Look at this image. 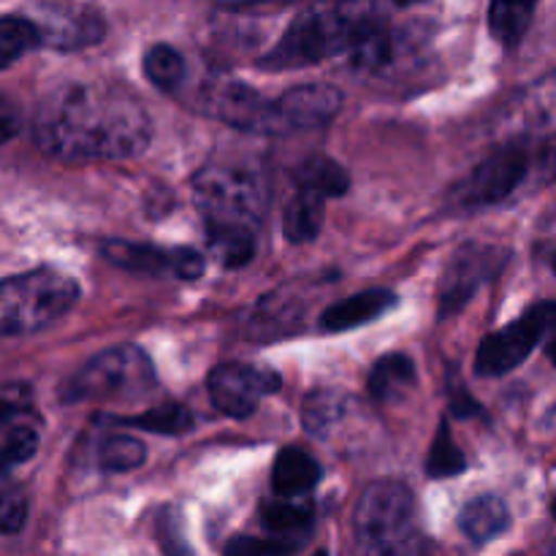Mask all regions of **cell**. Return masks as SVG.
I'll return each instance as SVG.
<instances>
[{"label":"cell","instance_id":"ffe728a7","mask_svg":"<svg viewBox=\"0 0 556 556\" xmlns=\"http://www.w3.org/2000/svg\"><path fill=\"white\" fill-rule=\"evenodd\" d=\"M538 0H492L489 5V30L505 49L519 47L530 30Z\"/></svg>","mask_w":556,"mask_h":556},{"label":"cell","instance_id":"cb8c5ba5","mask_svg":"<svg viewBox=\"0 0 556 556\" xmlns=\"http://www.w3.org/2000/svg\"><path fill=\"white\" fill-rule=\"evenodd\" d=\"M38 43H41V27L36 22L25 16H0V68H9Z\"/></svg>","mask_w":556,"mask_h":556},{"label":"cell","instance_id":"4fadbf2b","mask_svg":"<svg viewBox=\"0 0 556 556\" xmlns=\"http://www.w3.org/2000/svg\"><path fill=\"white\" fill-rule=\"evenodd\" d=\"M514 123L525 134L556 136V68L516 98Z\"/></svg>","mask_w":556,"mask_h":556},{"label":"cell","instance_id":"603a6c76","mask_svg":"<svg viewBox=\"0 0 556 556\" xmlns=\"http://www.w3.org/2000/svg\"><path fill=\"white\" fill-rule=\"evenodd\" d=\"M261 519H264V527L271 535L296 541L299 532L309 527L313 505L302 503V497H280V494H277V500H266V503L261 505Z\"/></svg>","mask_w":556,"mask_h":556},{"label":"cell","instance_id":"7402d4cb","mask_svg":"<svg viewBox=\"0 0 556 556\" xmlns=\"http://www.w3.org/2000/svg\"><path fill=\"white\" fill-rule=\"evenodd\" d=\"M296 185L299 188L315 190V193L326 195V199H334V195L348 193L351 188V177H348L345 168L337 161H331L329 155H309L299 163L296 168Z\"/></svg>","mask_w":556,"mask_h":556},{"label":"cell","instance_id":"277c9868","mask_svg":"<svg viewBox=\"0 0 556 556\" xmlns=\"http://www.w3.org/2000/svg\"><path fill=\"white\" fill-rule=\"evenodd\" d=\"M79 299V286L52 269L0 280V334H33L63 318Z\"/></svg>","mask_w":556,"mask_h":556},{"label":"cell","instance_id":"4316f807","mask_svg":"<svg viewBox=\"0 0 556 556\" xmlns=\"http://www.w3.org/2000/svg\"><path fill=\"white\" fill-rule=\"evenodd\" d=\"M123 424L125 427L150 429L157 434H182L193 427V416L182 405H157L136 418H123Z\"/></svg>","mask_w":556,"mask_h":556},{"label":"cell","instance_id":"5b68a950","mask_svg":"<svg viewBox=\"0 0 556 556\" xmlns=\"http://www.w3.org/2000/svg\"><path fill=\"white\" fill-rule=\"evenodd\" d=\"M155 389V367L136 345H117L98 353L65 380V402H125L141 400Z\"/></svg>","mask_w":556,"mask_h":556},{"label":"cell","instance_id":"4dcf8cb0","mask_svg":"<svg viewBox=\"0 0 556 556\" xmlns=\"http://www.w3.org/2000/svg\"><path fill=\"white\" fill-rule=\"evenodd\" d=\"M27 521V497L22 489H5L0 492V532L16 535Z\"/></svg>","mask_w":556,"mask_h":556},{"label":"cell","instance_id":"6da1fadb","mask_svg":"<svg viewBox=\"0 0 556 556\" xmlns=\"http://www.w3.org/2000/svg\"><path fill=\"white\" fill-rule=\"evenodd\" d=\"M36 144L60 161H125L147 150L152 119L134 92L74 81L49 92L33 119Z\"/></svg>","mask_w":556,"mask_h":556},{"label":"cell","instance_id":"9c48e42d","mask_svg":"<svg viewBox=\"0 0 556 556\" xmlns=\"http://www.w3.org/2000/svg\"><path fill=\"white\" fill-rule=\"evenodd\" d=\"M530 172V152L521 144H505L486 157L465 182L456 188L462 206H489L508 199Z\"/></svg>","mask_w":556,"mask_h":556},{"label":"cell","instance_id":"d6a6232c","mask_svg":"<svg viewBox=\"0 0 556 556\" xmlns=\"http://www.w3.org/2000/svg\"><path fill=\"white\" fill-rule=\"evenodd\" d=\"M206 269L204 255L195 253L193 248H174L172 253V275L179 280H199Z\"/></svg>","mask_w":556,"mask_h":556},{"label":"cell","instance_id":"836d02e7","mask_svg":"<svg viewBox=\"0 0 556 556\" xmlns=\"http://www.w3.org/2000/svg\"><path fill=\"white\" fill-rule=\"evenodd\" d=\"M22 128V112L20 106L14 103V98L3 96L0 92V144L14 139Z\"/></svg>","mask_w":556,"mask_h":556},{"label":"cell","instance_id":"ac0fdd59","mask_svg":"<svg viewBox=\"0 0 556 556\" xmlns=\"http://www.w3.org/2000/svg\"><path fill=\"white\" fill-rule=\"evenodd\" d=\"M324 201L326 195L299 188V193L288 201L286 215H282V231H286L288 242L304 244L318 237L320 226H324Z\"/></svg>","mask_w":556,"mask_h":556},{"label":"cell","instance_id":"8d00e7d4","mask_svg":"<svg viewBox=\"0 0 556 556\" xmlns=\"http://www.w3.org/2000/svg\"><path fill=\"white\" fill-rule=\"evenodd\" d=\"M546 261H548V266H552V269L556 271V244H552V248H548Z\"/></svg>","mask_w":556,"mask_h":556},{"label":"cell","instance_id":"74e56055","mask_svg":"<svg viewBox=\"0 0 556 556\" xmlns=\"http://www.w3.org/2000/svg\"><path fill=\"white\" fill-rule=\"evenodd\" d=\"M548 356H552V362H554V367H556V337H554L552 345H548Z\"/></svg>","mask_w":556,"mask_h":556},{"label":"cell","instance_id":"30bf717a","mask_svg":"<svg viewBox=\"0 0 556 556\" xmlns=\"http://www.w3.org/2000/svg\"><path fill=\"white\" fill-rule=\"evenodd\" d=\"M210 396L220 413L231 418L253 416L266 394L280 389V378L271 369L250 364H220L210 375Z\"/></svg>","mask_w":556,"mask_h":556},{"label":"cell","instance_id":"d6986e66","mask_svg":"<svg viewBox=\"0 0 556 556\" xmlns=\"http://www.w3.org/2000/svg\"><path fill=\"white\" fill-rule=\"evenodd\" d=\"M413 383H416V364L402 353L383 356L369 372V394L386 405L402 400L413 389Z\"/></svg>","mask_w":556,"mask_h":556},{"label":"cell","instance_id":"ab89813d","mask_svg":"<svg viewBox=\"0 0 556 556\" xmlns=\"http://www.w3.org/2000/svg\"><path fill=\"white\" fill-rule=\"evenodd\" d=\"M552 514H554V519H556V494H554V500H552Z\"/></svg>","mask_w":556,"mask_h":556},{"label":"cell","instance_id":"e0dca14e","mask_svg":"<svg viewBox=\"0 0 556 556\" xmlns=\"http://www.w3.org/2000/svg\"><path fill=\"white\" fill-rule=\"evenodd\" d=\"M459 527L470 541L489 543L508 530L510 510L500 497H494V494H483V497L470 500V503L462 508Z\"/></svg>","mask_w":556,"mask_h":556},{"label":"cell","instance_id":"ba28073f","mask_svg":"<svg viewBox=\"0 0 556 556\" xmlns=\"http://www.w3.org/2000/svg\"><path fill=\"white\" fill-rule=\"evenodd\" d=\"M195 106L244 134H282L275 101L242 81L206 79L195 96Z\"/></svg>","mask_w":556,"mask_h":556},{"label":"cell","instance_id":"8fae6325","mask_svg":"<svg viewBox=\"0 0 556 556\" xmlns=\"http://www.w3.org/2000/svg\"><path fill=\"white\" fill-rule=\"evenodd\" d=\"M497 250L481 248V244H470L462 248L451 261L448 271L443 277V288H440V315L456 313L465 307L472 299V293L500 271Z\"/></svg>","mask_w":556,"mask_h":556},{"label":"cell","instance_id":"44dd1931","mask_svg":"<svg viewBox=\"0 0 556 556\" xmlns=\"http://www.w3.org/2000/svg\"><path fill=\"white\" fill-rule=\"evenodd\" d=\"M103 258L119 269L139 271V275H157V271H172V250L155 248V244L136 242H106L101 248Z\"/></svg>","mask_w":556,"mask_h":556},{"label":"cell","instance_id":"7c38bea8","mask_svg":"<svg viewBox=\"0 0 556 556\" xmlns=\"http://www.w3.org/2000/svg\"><path fill=\"white\" fill-rule=\"evenodd\" d=\"M342 92L331 85H299L275 101L282 134L288 130L320 128L340 114Z\"/></svg>","mask_w":556,"mask_h":556},{"label":"cell","instance_id":"5bb4252c","mask_svg":"<svg viewBox=\"0 0 556 556\" xmlns=\"http://www.w3.org/2000/svg\"><path fill=\"white\" fill-rule=\"evenodd\" d=\"M394 304V293L383 291V288H375V291L356 293V296L331 304L329 309H324L320 326H324L326 331H351L356 329V326H364L369 324V320L380 318V315L389 313Z\"/></svg>","mask_w":556,"mask_h":556},{"label":"cell","instance_id":"d4e9b609","mask_svg":"<svg viewBox=\"0 0 556 556\" xmlns=\"http://www.w3.org/2000/svg\"><path fill=\"white\" fill-rule=\"evenodd\" d=\"M144 74L157 90L174 92L182 87L185 81V60L177 49L166 47V43H155L147 49L144 54Z\"/></svg>","mask_w":556,"mask_h":556},{"label":"cell","instance_id":"f1b7e54d","mask_svg":"<svg viewBox=\"0 0 556 556\" xmlns=\"http://www.w3.org/2000/svg\"><path fill=\"white\" fill-rule=\"evenodd\" d=\"M465 467H467L465 454H462L459 445H456L454 438H451L448 424L443 421L438 429V438H434V443H432V454H429L427 472L432 478H451V476H459V472H465Z\"/></svg>","mask_w":556,"mask_h":556},{"label":"cell","instance_id":"8992f818","mask_svg":"<svg viewBox=\"0 0 556 556\" xmlns=\"http://www.w3.org/2000/svg\"><path fill=\"white\" fill-rule=\"evenodd\" d=\"M356 541L369 554H405L416 548V503L405 483L375 481L356 505Z\"/></svg>","mask_w":556,"mask_h":556},{"label":"cell","instance_id":"2e32d148","mask_svg":"<svg viewBox=\"0 0 556 556\" xmlns=\"http://www.w3.org/2000/svg\"><path fill=\"white\" fill-rule=\"evenodd\" d=\"M320 481V465L302 448H286L271 470V489L280 497H307Z\"/></svg>","mask_w":556,"mask_h":556},{"label":"cell","instance_id":"f546056e","mask_svg":"<svg viewBox=\"0 0 556 556\" xmlns=\"http://www.w3.org/2000/svg\"><path fill=\"white\" fill-rule=\"evenodd\" d=\"M36 448H38V434L33 432L30 427L11 429L9 438L0 443V472L27 462L33 454H36Z\"/></svg>","mask_w":556,"mask_h":556},{"label":"cell","instance_id":"7a4b0ae2","mask_svg":"<svg viewBox=\"0 0 556 556\" xmlns=\"http://www.w3.org/2000/svg\"><path fill=\"white\" fill-rule=\"evenodd\" d=\"M193 199L206 223V242L223 266L237 269L255 255L266 206L258 166L212 161L193 177Z\"/></svg>","mask_w":556,"mask_h":556},{"label":"cell","instance_id":"3957f363","mask_svg":"<svg viewBox=\"0 0 556 556\" xmlns=\"http://www.w3.org/2000/svg\"><path fill=\"white\" fill-rule=\"evenodd\" d=\"M380 22L372 0H324L293 16L280 41L261 58L264 71H296L348 52L367 27Z\"/></svg>","mask_w":556,"mask_h":556},{"label":"cell","instance_id":"d590c367","mask_svg":"<svg viewBox=\"0 0 556 556\" xmlns=\"http://www.w3.org/2000/svg\"><path fill=\"white\" fill-rule=\"evenodd\" d=\"M14 413H16V407L11 405V402H3L0 400V427H3V424H9L11 418H14Z\"/></svg>","mask_w":556,"mask_h":556},{"label":"cell","instance_id":"1f68e13d","mask_svg":"<svg viewBox=\"0 0 556 556\" xmlns=\"http://www.w3.org/2000/svg\"><path fill=\"white\" fill-rule=\"evenodd\" d=\"M299 543L288 541V538H269V541H258V538H239V541L228 543L226 552L237 556H258V554H288L293 552Z\"/></svg>","mask_w":556,"mask_h":556},{"label":"cell","instance_id":"e575fe53","mask_svg":"<svg viewBox=\"0 0 556 556\" xmlns=\"http://www.w3.org/2000/svg\"><path fill=\"white\" fill-rule=\"evenodd\" d=\"M220 5H261V3H286V0H215Z\"/></svg>","mask_w":556,"mask_h":556},{"label":"cell","instance_id":"484cf974","mask_svg":"<svg viewBox=\"0 0 556 556\" xmlns=\"http://www.w3.org/2000/svg\"><path fill=\"white\" fill-rule=\"evenodd\" d=\"M147 448L130 434H109L98 445V465L109 472H130L144 465Z\"/></svg>","mask_w":556,"mask_h":556},{"label":"cell","instance_id":"f35d334b","mask_svg":"<svg viewBox=\"0 0 556 556\" xmlns=\"http://www.w3.org/2000/svg\"><path fill=\"white\" fill-rule=\"evenodd\" d=\"M396 5H416V3H424V0H394Z\"/></svg>","mask_w":556,"mask_h":556},{"label":"cell","instance_id":"9a60e30c","mask_svg":"<svg viewBox=\"0 0 556 556\" xmlns=\"http://www.w3.org/2000/svg\"><path fill=\"white\" fill-rule=\"evenodd\" d=\"M41 27V43L54 49H81L90 47L101 38L103 22L90 11H60L47 20Z\"/></svg>","mask_w":556,"mask_h":556},{"label":"cell","instance_id":"52a82bcc","mask_svg":"<svg viewBox=\"0 0 556 556\" xmlns=\"http://www.w3.org/2000/svg\"><path fill=\"white\" fill-rule=\"evenodd\" d=\"M556 337V302H541L527 309L519 320L494 331L481 342L476 369L483 378L514 372L543 340Z\"/></svg>","mask_w":556,"mask_h":556},{"label":"cell","instance_id":"83f0119b","mask_svg":"<svg viewBox=\"0 0 556 556\" xmlns=\"http://www.w3.org/2000/svg\"><path fill=\"white\" fill-rule=\"evenodd\" d=\"M342 396H337L334 391H315L302 407V421L304 427L313 434L324 438L334 429V424L342 418Z\"/></svg>","mask_w":556,"mask_h":556}]
</instances>
